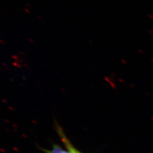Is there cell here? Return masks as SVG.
Returning <instances> with one entry per match:
<instances>
[{"label":"cell","instance_id":"6da1fadb","mask_svg":"<svg viewBox=\"0 0 153 153\" xmlns=\"http://www.w3.org/2000/svg\"><path fill=\"white\" fill-rule=\"evenodd\" d=\"M67 151H65V150L62 149V148H60L59 146L55 145L52 149L49 150H47L46 153H66Z\"/></svg>","mask_w":153,"mask_h":153}]
</instances>
